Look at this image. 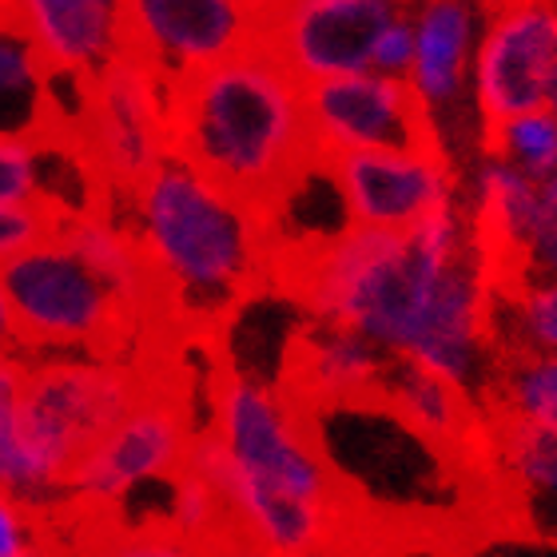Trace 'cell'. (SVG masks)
<instances>
[{
	"instance_id": "1",
	"label": "cell",
	"mask_w": 557,
	"mask_h": 557,
	"mask_svg": "<svg viewBox=\"0 0 557 557\" xmlns=\"http://www.w3.org/2000/svg\"><path fill=\"white\" fill-rule=\"evenodd\" d=\"M271 290L314 323L347 326L383 350L438 374L470 403H490L498 350L490 338L494 278L462 203L410 232L347 227L335 244L287 259Z\"/></svg>"
},
{
	"instance_id": "2",
	"label": "cell",
	"mask_w": 557,
	"mask_h": 557,
	"mask_svg": "<svg viewBox=\"0 0 557 557\" xmlns=\"http://www.w3.org/2000/svg\"><path fill=\"white\" fill-rule=\"evenodd\" d=\"M208 422L187 466L220 490L247 549L275 557H338L371 525L338 490L311 414L275 383L232 371L211 343Z\"/></svg>"
},
{
	"instance_id": "3",
	"label": "cell",
	"mask_w": 557,
	"mask_h": 557,
	"mask_svg": "<svg viewBox=\"0 0 557 557\" xmlns=\"http://www.w3.org/2000/svg\"><path fill=\"white\" fill-rule=\"evenodd\" d=\"M168 156L268 215L319 156L307 124V88L263 33L208 69L163 84Z\"/></svg>"
},
{
	"instance_id": "4",
	"label": "cell",
	"mask_w": 557,
	"mask_h": 557,
	"mask_svg": "<svg viewBox=\"0 0 557 557\" xmlns=\"http://www.w3.org/2000/svg\"><path fill=\"white\" fill-rule=\"evenodd\" d=\"M108 220L136 239L175 326L199 347L223 338V326L271 290L263 215L172 156Z\"/></svg>"
},
{
	"instance_id": "5",
	"label": "cell",
	"mask_w": 557,
	"mask_h": 557,
	"mask_svg": "<svg viewBox=\"0 0 557 557\" xmlns=\"http://www.w3.org/2000/svg\"><path fill=\"white\" fill-rule=\"evenodd\" d=\"M196 350H172L136 362L139 395L116 426L84 454L72 470L69 498L88 506L124 510L144 486H172L187 466L199 422V371Z\"/></svg>"
},
{
	"instance_id": "6",
	"label": "cell",
	"mask_w": 557,
	"mask_h": 557,
	"mask_svg": "<svg viewBox=\"0 0 557 557\" xmlns=\"http://www.w3.org/2000/svg\"><path fill=\"white\" fill-rule=\"evenodd\" d=\"M139 395L136 367L45 355L28 359L24 391L16 398L21 446L28 462V498L40 506L60 498L81 458L116 426Z\"/></svg>"
},
{
	"instance_id": "7",
	"label": "cell",
	"mask_w": 557,
	"mask_h": 557,
	"mask_svg": "<svg viewBox=\"0 0 557 557\" xmlns=\"http://www.w3.org/2000/svg\"><path fill=\"white\" fill-rule=\"evenodd\" d=\"M64 148L92 175L104 215L128 208L148 175L168 160L163 76L124 48L116 64L88 76Z\"/></svg>"
},
{
	"instance_id": "8",
	"label": "cell",
	"mask_w": 557,
	"mask_h": 557,
	"mask_svg": "<svg viewBox=\"0 0 557 557\" xmlns=\"http://www.w3.org/2000/svg\"><path fill=\"white\" fill-rule=\"evenodd\" d=\"M311 430L338 490L367 525L374 510H422L446 502L450 454L414 434L383 403L314 410Z\"/></svg>"
},
{
	"instance_id": "9",
	"label": "cell",
	"mask_w": 557,
	"mask_h": 557,
	"mask_svg": "<svg viewBox=\"0 0 557 557\" xmlns=\"http://www.w3.org/2000/svg\"><path fill=\"white\" fill-rule=\"evenodd\" d=\"M557 69V4L506 0L490 4L470 69V100L482 132L498 120L522 116L546 104Z\"/></svg>"
},
{
	"instance_id": "10",
	"label": "cell",
	"mask_w": 557,
	"mask_h": 557,
	"mask_svg": "<svg viewBox=\"0 0 557 557\" xmlns=\"http://www.w3.org/2000/svg\"><path fill=\"white\" fill-rule=\"evenodd\" d=\"M323 163L343 196L350 227L410 232L430 215L462 203L458 163H450L442 148L355 151Z\"/></svg>"
},
{
	"instance_id": "11",
	"label": "cell",
	"mask_w": 557,
	"mask_h": 557,
	"mask_svg": "<svg viewBox=\"0 0 557 557\" xmlns=\"http://www.w3.org/2000/svg\"><path fill=\"white\" fill-rule=\"evenodd\" d=\"M307 124L319 160L355 151L438 148L407 81H391L379 72L307 84Z\"/></svg>"
},
{
	"instance_id": "12",
	"label": "cell",
	"mask_w": 557,
	"mask_h": 557,
	"mask_svg": "<svg viewBox=\"0 0 557 557\" xmlns=\"http://www.w3.org/2000/svg\"><path fill=\"white\" fill-rule=\"evenodd\" d=\"M403 4L391 0H290L268 4L263 40L295 72V81L323 84L371 72L374 36Z\"/></svg>"
},
{
	"instance_id": "13",
	"label": "cell",
	"mask_w": 557,
	"mask_h": 557,
	"mask_svg": "<svg viewBox=\"0 0 557 557\" xmlns=\"http://www.w3.org/2000/svg\"><path fill=\"white\" fill-rule=\"evenodd\" d=\"M268 4L244 0H139L124 4L128 48L160 72L163 84L208 69L263 33Z\"/></svg>"
},
{
	"instance_id": "14",
	"label": "cell",
	"mask_w": 557,
	"mask_h": 557,
	"mask_svg": "<svg viewBox=\"0 0 557 557\" xmlns=\"http://www.w3.org/2000/svg\"><path fill=\"white\" fill-rule=\"evenodd\" d=\"M482 21H486V4H470V0H426L410 9L414 57H410L407 88L414 92L418 108L426 112L434 144L442 151L454 132V120L474 112L470 69H474Z\"/></svg>"
},
{
	"instance_id": "15",
	"label": "cell",
	"mask_w": 557,
	"mask_h": 557,
	"mask_svg": "<svg viewBox=\"0 0 557 557\" xmlns=\"http://www.w3.org/2000/svg\"><path fill=\"white\" fill-rule=\"evenodd\" d=\"M386 362L391 359L383 350L347 326L307 319L283 350L275 386L307 414L326 407H350V403H374Z\"/></svg>"
},
{
	"instance_id": "16",
	"label": "cell",
	"mask_w": 557,
	"mask_h": 557,
	"mask_svg": "<svg viewBox=\"0 0 557 557\" xmlns=\"http://www.w3.org/2000/svg\"><path fill=\"white\" fill-rule=\"evenodd\" d=\"M36 57L52 76H96L128 48L124 4L108 0H28L16 4Z\"/></svg>"
},
{
	"instance_id": "17",
	"label": "cell",
	"mask_w": 557,
	"mask_h": 557,
	"mask_svg": "<svg viewBox=\"0 0 557 557\" xmlns=\"http://www.w3.org/2000/svg\"><path fill=\"white\" fill-rule=\"evenodd\" d=\"M33 513L57 557H220L191 546L168 522H128L120 510L88 506L69 494L40 502Z\"/></svg>"
},
{
	"instance_id": "18",
	"label": "cell",
	"mask_w": 557,
	"mask_h": 557,
	"mask_svg": "<svg viewBox=\"0 0 557 557\" xmlns=\"http://www.w3.org/2000/svg\"><path fill=\"white\" fill-rule=\"evenodd\" d=\"M64 136L69 120L57 100V81L36 57L21 9L0 4V139L52 148L64 144Z\"/></svg>"
},
{
	"instance_id": "19",
	"label": "cell",
	"mask_w": 557,
	"mask_h": 557,
	"mask_svg": "<svg viewBox=\"0 0 557 557\" xmlns=\"http://www.w3.org/2000/svg\"><path fill=\"white\" fill-rule=\"evenodd\" d=\"M395 418H403L414 434L434 442L438 450H462L474 434V403L458 395L438 374L422 371L407 359H391L379 383V398Z\"/></svg>"
},
{
	"instance_id": "20",
	"label": "cell",
	"mask_w": 557,
	"mask_h": 557,
	"mask_svg": "<svg viewBox=\"0 0 557 557\" xmlns=\"http://www.w3.org/2000/svg\"><path fill=\"white\" fill-rule=\"evenodd\" d=\"M490 446L502 474L537 534L557 542V430H537L513 418L490 426Z\"/></svg>"
},
{
	"instance_id": "21",
	"label": "cell",
	"mask_w": 557,
	"mask_h": 557,
	"mask_svg": "<svg viewBox=\"0 0 557 557\" xmlns=\"http://www.w3.org/2000/svg\"><path fill=\"white\" fill-rule=\"evenodd\" d=\"M490 338L498 359H557V278L518 271L494 287Z\"/></svg>"
},
{
	"instance_id": "22",
	"label": "cell",
	"mask_w": 557,
	"mask_h": 557,
	"mask_svg": "<svg viewBox=\"0 0 557 557\" xmlns=\"http://www.w3.org/2000/svg\"><path fill=\"white\" fill-rule=\"evenodd\" d=\"M490 403L498 418L557 430V359H502Z\"/></svg>"
},
{
	"instance_id": "23",
	"label": "cell",
	"mask_w": 557,
	"mask_h": 557,
	"mask_svg": "<svg viewBox=\"0 0 557 557\" xmlns=\"http://www.w3.org/2000/svg\"><path fill=\"white\" fill-rule=\"evenodd\" d=\"M482 151L525 180L546 184L549 175H557V116L546 108H534L522 116L498 120L482 132Z\"/></svg>"
},
{
	"instance_id": "24",
	"label": "cell",
	"mask_w": 557,
	"mask_h": 557,
	"mask_svg": "<svg viewBox=\"0 0 557 557\" xmlns=\"http://www.w3.org/2000/svg\"><path fill=\"white\" fill-rule=\"evenodd\" d=\"M60 223H64V215L57 208H48L45 199L4 203L0 208V268L12 263V259L28 256L33 247L48 244L60 232Z\"/></svg>"
},
{
	"instance_id": "25",
	"label": "cell",
	"mask_w": 557,
	"mask_h": 557,
	"mask_svg": "<svg viewBox=\"0 0 557 557\" xmlns=\"http://www.w3.org/2000/svg\"><path fill=\"white\" fill-rule=\"evenodd\" d=\"M522 271L557 278V175H549L546 184H537L534 232H530V244H525Z\"/></svg>"
},
{
	"instance_id": "26",
	"label": "cell",
	"mask_w": 557,
	"mask_h": 557,
	"mask_svg": "<svg viewBox=\"0 0 557 557\" xmlns=\"http://www.w3.org/2000/svg\"><path fill=\"white\" fill-rule=\"evenodd\" d=\"M40 199V148L0 139V208Z\"/></svg>"
},
{
	"instance_id": "27",
	"label": "cell",
	"mask_w": 557,
	"mask_h": 557,
	"mask_svg": "<svg viewBox=\"0 0 557 557\" xmlns=\"http://www.w3.org/2000/svg\"><path fill=\"white\" fill-rule=\"evenodd\" d=\"M410 57H414V24H410V9H398L391 21L379 28L371 48V72L391 76V81H407Z\"/></svg>"
},
{
	"instance_id": "28",
	"label": "cell",
	"mask_w": 557,
	"mask_h": 557,
	"mask_svg": "<svg viewBox=\"0 0 557 557\" xmlns=\"http://www.w3.org/2000/svg\"><path fill=\"white\" fill-rule=\"evenodd\" d=\"M36 513L21 498L0 490V557H21L28 546H36Z\"/></svg>"
},
{
	"instance_id": "29",
	"label": "cell",
	"mask_w": 557,
	"mask_h": 557,
	"mask_svg": "<svg viewBox=\"0 0 557 557\" xmlns=\"http://www.w3.org/2000/svg\"><path fill=\"white\" fill-rule=\"evenodd\" d=\"M24 374H28V359L21 350H0V403H16L24 391Z\"/></svg>"
},
{
	"instance_id": "30",
	"label": "cell",
	"mask_w": 557,
	"mask_h": 557,
	"mask_svg": "<svg viewBox=\"0 0 557 557\" xmlns=\"http://www.w3.org/2000/svg\"><path fill=\"white\" fill-rule=\"evenodd\" d=\"M338 557H391V554L383 549V537H379V530H367V534L355 537V542H350V546L343 549Z\"/></svg>"
},
{
	"instance_id": "31",
	"label": "cell",
	"mask_w": 557,
	"mask_h": 557,
	"mask_svg": "<svg viewBox=\"0 0 557 557\" xmlns=\"http://www.w3.org/2000/svg\"><path fill=\"white\" fill-rule=\"evenodd\" d=\"M0 350H16V335H12V314H9V302H4V290H0Z\"/></svg>"
},
{
	"instance_id": "32",
	"label": "cell",
	"mask_w": 557,
	"mask_h": 557,
	"mask_svg": "<svg viewBox=\"0 0 557 557\" xmlns=\"http://www.w3.org/2000/svg\"><path fill=\"white\" fill-rule=\"evenodd\" d=\"M542 108H546V112H554V116H557V69H554V76H549V88H546V104H542Z\"/></svg>"
},
{
	"instance_id": "33",
	"label": "cell",
	"mask_w": 557,
	"mask_h": 557,
	"mask_svg": "<svg viewBox=\"0 0 557 557\" xmlns=\"http://www.w3.org/2000/svg\"><path fill=\"white\" fill-rule=\"evenodd\" d=\"M235 557H275V554H256V549H244V554H235Z\"/></svg>"
}]
</instances>
